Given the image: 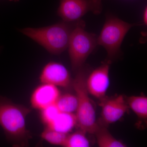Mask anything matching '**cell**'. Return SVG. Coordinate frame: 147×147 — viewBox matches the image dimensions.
<instances>
[{"mask_svg":"<svg viewBox=\"0 0 147 147\" xmlns=\"http://www.w3.org/2000/svg\"><path fill=\"white\" fill-rule=\"evenodd\" d=\"M30 113L28 108L0 96V126L7 139L14 146H27L31 138L26 124Z\"/></svg>","mask_w":147,"mask_h":147,"instance_id":"obj_1","label":"cell"},{"mask_svg":"<svg viewBox=\"0 0 147 147\" xmlns=\"http://www.w3.org/2000/svg\"><path fill=\"white\" fill-rule=\"evenodd\" d=\"M78 21L73 25L63 21L43 28H25L21 29L20 32L51 54L60 55L68 48L71 32Z\"/></svg>","mask_w":147,"mask_h":147,"instance_id":"obj_2","label":"cell"},{"mask_svg":"<svg viewBox=\"0 0 147 147\" xmlns=\"http://www.w3.org/2000/svg\"><path fill=\"white\" fill-rule=\"evenodd\" d=\"M76 72L71 85L78 101L75 112L77 125L86 133L94 134L99 125L96 122L95 111L87 89V72L84 66Z\"/></svg>","mask_w":147,"mask_h":147,"instance_id":"obj_3","label":"cell"},{"mask_svg":"<svg viewBox=\"0 0 147 147\" xmlns=\"http://www.w3.org/2000/svg\"><path fill=\"white\" fill-rule=\"evenodd\" d=\"M84 22L78 21L71 32L68 44L71 68L77 71L84 66L90 54L97 45V37L84 29Z\"/></svg>","mask_w":147,"mask_h":147,"instance_id":"obj_4","label":"cell"},{"mask_svg":"<svg viewBox=\"0 0 147 147\" xmlns=\"http://www.w3.org/2000/svg\"><path fill=\"white\" fill-rule=\"evenodd\" d=\"M133 26L117 17L107 18L100 35L97 38V43L105 48L109 59H113L119 53L125 36Z\"/></svg>","mask_w":147,"mask_h":147,"instance_id":"obj_5","label":"cell"},{"mask_svg":"<svg viewBox=\"0 0 147 147\" xmlns=\"http://www.w3.org/2000/svg\"><path fill=\"white\" fill-rule=\"evenodd\" d=\"M102 0H60L58 14L64 22L73 23L89 11L100 14Z\"/></svg>","mask_w":147,"mask_h":147,"instance_id":"obj_6","label":"cell"},{"mask_svg":"<svg viewBox=\"0 0 147 147\" xmlns=\"http://www.w3.org/2000/svg\"><path fill=\"white\" fill-rule=\"evenodd\" d=\"M110 61L94 69L87 77L86 84L89 94L102 100L110 85L109 69Z\"/></svg>","mask_w":147,"mask_h":147,"instance_id":"obj_7","label":"cell"},{"mask_svg":"<svg viewBox=\"0 0 147 147\" xmlns=\"http://www.w3.org/2000/svg\"><path fill=\"white\" fill-rule=\"evenodd\" d=\"M39 80L41 84L65 88L69 87L72 82L67 69L61 64L55 62H50L44 67L40 75Z\"/></svg>","mask_w":147,"mask_h":147,"instance_id":"obj_8","label":"cell"},{"mask_svg":"<svg viewBox=\"0 0 147 147\" xmlns=\"http://www.w3.org/2000/svg\"><path fill=\"white\" fill-rule=\"evenodd\" d=\"M61 95L58 87L51 84H41L32 93L30 102L33 109L41 110L55 104Z\"/></svg>","mask_w":147,"mask_h":147,"instance_id":"obj_9","label":"cell"},{"mask_svg":"<svg viewBox=\"0 0 147 147\" xmlns=\"http://www.w3.org/2000/svg\"><path fill=\"white\" fill-rule=\"evenodd\" d=\"M102 102V120L107 124L114 123L119 120L128 111V105L123 96L119 95Z\"/></svg>","mask_w":147,"mask_h":147,"instance_id":"obj_10","label":"cell"},{"mask_svg":"<svg viewBox=\"0 0 147 147\" xmlns=\"http://www.w3.org/2000/svg\"><path fill=\"white\" fill-rule=\"evenodd\" d=\"M76 125H77V119L75 113L60 112L46 127L62 133L69 134Z\"/></svg>","mask_w":147,"mask_h":147,"instance_id":"obj_11","label":"cell"},{"mask_svg":"<svg viewBox=\"0 0 147 147\" xmlns=\"http://www.w3.org/2000/svg\"><path fill=\"white\" fill-rule=\"evenodd\" d=\"M98 146L100 147H125L123 142L113 137L105 127L98 126L94 134Z\"/></svg>","mask_w":147,"mask_h":147,"instance_id":"obj_12","label":"cell"},{"mask_svg":"<svg viewBox=\"0 0 147 147\" xmlns=\"http://www.w3.org/2000/svg\"><path fill=\"white\" fill-rule=\"evenodd\" d=\"M129 107L140 118L146 119L147 97L143 96H131L126 100Z\"/></svg>","mask_w":147,"mask_h":147,"instance_id":"obj_13","label":"cell"},{"mask_svg":"<svg viewBox=\"0 0 147 147\" xmlns=\"http://www.w3.org/2000/svg\"><path fill=\"white\" fill-rule=\"evenodd\" d=\"M55 104L60 112L74 113L78 105L77 97L70 93L61 94Z\"/></svg>","mask_w":147,"mask_h":147,"instance_id":"obj_14","label":"cell"},{"mask_svg":"<svg viewBox=\"0 0 147 147\" xmlns=\"http://www.w3.org/2000/svg\"><path fill=\"white\" fill-rule=\"evenodd\" d=\"M86 132L82 129L67 135L63 147H90L89 140L86 136Z\"/></svg>","mask_w":147,"mask_h":147,"instance_id":"obj_15","label":"cell"},{"mask_svg":"<svg viewBox=\"0 0 147 147\" xmlns=\"http://www.w3.org/2000/svg\"><path fill=\"white\" fill-rule=\"evenodd\" d=\"M68 134L46 127L40 136L43 140L51 144L63 147Z\"/></svg>","mask_w":147,"mask_h":147,"instance_id":"obj_16","label":"cell"},{"mask_svg":"<svg viewBox=\"0 0 147 147\" xmlns=\"http://www.w3.org/2000/svg\"><path fill=\"white\" fill-rule=\"evenodd\" d=\"M60 112L56 104L50 105L40 110V119L47 126L53 121Z\"/></svg>","mask_w":147,"mask_h":147,"instance_id":"obj_17","label":"cell"},{"mask_svg":"<svg viewBox=\"0 0 147 147\" xmlns=\"http://www.w3.org/2000/svg\"><path fill=\"white\" fill-rule=\"evenodd\" d=\"M147 7L145 8L144 11V22L146 25H147Z\"/></svg>","mask_w":147,"mask_h":147,"instance_id":"obj_18","label":"cell"},{"mask_svg":"<svg viewBox=\"0 0 147 147\" xmlns=\"http://www.w3.org/2000/svg\"><path fill=\"white\" fill-rule=\"evenodd\" d=\"M9 1H11L17 2L19 1V0H9Z\"/></svg>","mask_w":147,"mask_h":147,"instance_id":"obj_19","label":"cell"}]
</instances>
